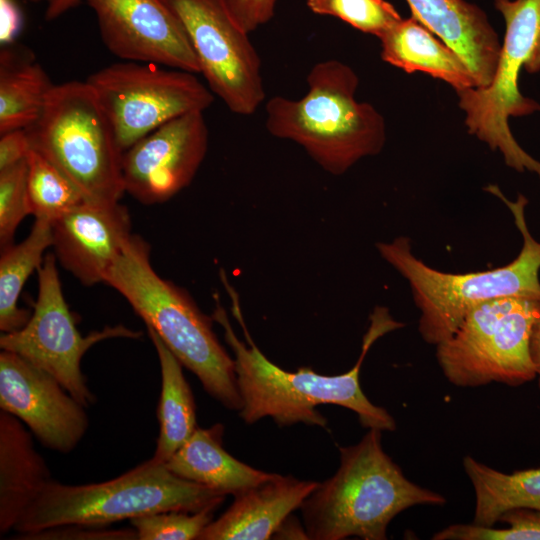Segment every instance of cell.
I'll return each instance as SVG.
<instances>
[{"label": "cell", "instance_id": "e0dca14e", "mask_svg": "<svg viewBox=\"0 0 540 540\" xmlns=\"http://www.w3.org/2000/svg\"><path fill=\"white\" fill-rule=\"evenodd\" d=\"M411 16L447 44L465 63L476 87L494 77L501 46L485 11L466 0H405Z\"/></svg>", "mask_w": 540, "mask_h": 540}, {"label": "cell", "instance_id": "4316f807", "mask_svg": "<svg viewBox=\"0 0 540 540\" xmlns=\"http://www.w3.org/2000/svg\"><path fill=\"white\" fill-rule=\"evenodd\" d=\"M306 5L314 14L338 18L377 38L402 19L387 0H307Z\"/></svg>", "mask_w": 540, "mask_h": 540}, {"label": "cell", "instance_id": "44dd1931", "mask_svg": "<svg viewBox=\"0 0 540 540\" xmlns=\"http://www.w3.org/2000/svg\"><path fill=\"white\" fill-rule=\"evenodd\" d=\"M381 58L407 73L425 72L443 80L455 91L476 87L460 57L412 16L402 18L380 38Z\"/></svg>", "mask_w": 540, "mask_h": 540}, {"label": "cell", "instance_id": "2e32d148", "mask_svg": "<svg viewBox=\"0 0 540 540\" xmlns=\"http://www.w3.org/2000/svg\"><path fill=\"white\" fill-rule=\"evenodd\" d=\"M132 235L129 212L119 202H84L52 222L56 259L85 286L103 282Z\"/></svg>", "mask_w": 540, "mask_h": 540}, {"label": "cell", "instance_id": "ffe728a7", "mask_svg": "<svg viewBox=\"0 0 540 540\" xmlns=\"http://www.w3.org/2000/svg\"><path fill=\"white\" fill-rule=\"evenodd\" d=\"M223 434L220 423L197 427L165 466L181 478L234 496L276 474L257 470L230 455L223 447Z\"/></svg>", "mask_w": 540, "mask_h": 540}, {"label": "cell", "instance_id": "4dcf8cb0", "mask_svg": "<svg viewBox=\"0 0 540 540\" xmlns=\"http://www.w3.org/2000/svg\"><path fill=\"white\" fill-rule=\"evenodd\" d=\"M21 539H137L135 529L105 530L103 527L69 525L20 535Z\"/></svg>", "mask_w": 540, "mask_h": 540}, {"label": "cell", "instance_id": "cb8c5ba5", "mask_svg": "<svg viewBox=\"0 0 540 540\" xmlns=\"http://www.w3.org/2000/svg\"><path fill=\"white\" fill-rule=\"evenodd\" d=\"M147 331L161 370V394L157 408L160 429L152 458L164 464L196 430V405L183 374V365L154 330L147 328Z\"/></svg>", "mask_w": 540, "mask_h": 540}, {"label": "cell", "instance_id": "6da1fadb", "mask_svg": "<svg viewBox=\"0 0 540 540\" xmlns=\"http://www.w3.org/2000/svg\"><path fill=\"white\" fill-rule=\"evenodd\" d=\"M232 313L241 325L247 344L241 341L228 320L224 308L216 298L212 318L224 329V338L232 349L237 386L243 407L239 416L247 424L271 417L279 426L303 423L326 427V418L316 409L321 404H335L350 409L364 428L395 431L396 421L383 407L373 404L360 385L361 365L371 346L385 334L400 329L389 310L376 306L370 314L369 326L363 336L361 353L347 372L327 376L310 367L288 372L272 363L250 337L239 303L232 305Z\"/></svg>", "mask_w": 540, "mask_h": 540}, {"label": "cell", "instance_id": "d6986e66", "mask_svg": "<svg viewBox=\"0 0 540 540\" xmlns=\"http://www.w3.org/2000/svg\"><path fill=\"white\" fill-rule=\"evenodd\" d=\"M52 480L33 434L15 416L0 411V535L14 530Z\"/></svg>", "mask_w": 540, "mask_h": 540}, {"label": "cell", "instance_id": "8fae6325", "mask_svg": "<svg viewBox=\"0 0 540 540\" xmlns=\"http://www.w3.org/2000/svg\"><path fill=\"white\" fill-rule=\"evenodd\" d=\"M56 256L48 253L38 270V294L27 324L2 333L0 348L14 352L54 376L86 408L96 402L81 371V360L95 344L111 338L141 337L123 325L107 326L86 336L78 331L64 299Z\"/></svg>", "mask_w": 540, "mask_h": 540}, {"label": "cell", "instance_id": "8d00e7d4", "mask_svg": "<svg viewBox=\"0 0 540 540\" xmlns=\"http://www.w3.org/2000/svg\"><path fill=\"white\" fill-rule=\"evenodd\" d=\"M530 355L540 389V317L536 321L530 338Z\"/></svg>", "mask_w": 540, "mask_h": 540}, {"label": "cell", "instance_id": "ba28073f", "mask_svg": "<svg viewBox=\"0 0 540 540\" xmlns=\"http://www.w3.org/2000/svg\"><path fill=\"white\" fill-rule=\"evenodd\" d=\"M494 7L506 26L494 77L485 87L457 90L459 107L469 134L499 151L507 166L540 178V162L523 150L508 125L509 117L540 110L518 87L522 68L540 71V0H494Z\"/></svg>", "mask_w": 540, "mask_h": 540}, {"label": "cell", "instance_id": "7c38bea8", "mask_svg": "<svg viewBox=\"0 0 540 540\" xmlns=\"http://www.w3.org/2000/svg\"><path fill=\"white\" fill-rule=\"evenodd\" d=\"M181 19L208 88L235 114L265 100L261 59L227 0H165Z\"/></svg>", "mask_w": 540, "mask_h": 540}, {"label": "cell", "instance_id": "83f0119b", "mask_svg": "<svg viewBox=\"0 0 540 540\" xmlns=\"http://www.w3.org/2000/svg\"><path fill=\"white\" fill-rule=\"evenodd\" d=\"M504 528L476 524H452L432 536L433 540H540V511L516 508L505 512L498 522Z\"/></svg>", "mask_w": 540, "mask_h": 540}, {"label": "cell", "instance_id": "f1b7e54d", "mask_svg": "<svg viewBox=\"0 0 540 540\" xmlns=\"http://www.w3.org/2000/svg\"><path fill=\"white\" fill-rule=\"evenodd\" d=\"M218 506H209L198 512L170 510L136 517L130 520L138 540H191L198 539L213 521Z\"/></svg>", "mask_w": 540, "mask_h": 540}, {"label": "cell", "instance_id": "3957f363", "mask_svg": "<svg viewBox=\"0 0 540 540\" xmlns=\"http://www.w3.org/2000/svg\"><path fill=\"white\" fill-rule=\"evenodd\" d=\"M103 282L128 301L211 397L229 410L242 409L234 358L213 331V318L206 316L184 289L155 272L146 241L132 235Z\"/></svg>", "mask_w": 540, "mask_h": 540}, {"label": "cell", "instance_id": "5bb4252c", "mask_svg": "<svg viewBox=\"0 0 540 540\" xmlns=\"http://www.w3.org/2000/svg\"><path fill=\"white\" fill-rule=\"evenodd\" d=\"M0 409L44 447L64 454L78 446L89 426L86 407L54 376L6 350L0 352Z\"/></svg>", "mask_w": 540, "mask_h": 540}, {"label": "cell", "instance_id": "d6a6232c", "mask_svg": "<svg viewBox=\"0 0 540 540\" xmlns=\"http://www.w3.org/2000/svg\"><path fill=\"white\" fill-rule=\"evenodd\" d=\"M31 149L27 129H16L1 134L0 171L25 160Z\"/></svg>", "mask_w": 540, "mask_h": 540}, {"label": "cell", "instance_id": "e575fe53", "mask_svg": "<svg viewBox=\"0 0 540 540\" xmlns=\"http://www.w3.org/2000/svg\"><path fill=\"white\" fill-rule=\"evenodd\" d=\"M33 3H45V19L55 20L76 7L82 0H29Z\"/></svg>", "mask_w": 540, "mask_h": 540}, {"label": "cell", "instance_id": "9c48e42d", "mask_svg": "<svg viewBox=\"0 0 540 540\" xmlns=\"http://www.w3.org/2000/svg\"><path fill=\"white\" fill-rule=\"evenodd\" d=\"M540 301L504 297L474 308L454 334L436 345V359L454 386H520L536 378L530 338Z\"/></svg>", "mask_w": 540, "mask_h": 540}, {"label": "cell", "instance_id": "f546056e", "mask_svg": "<svg viewBox=\"0 0 540 540\" xmlns=\"http://www.w3.org/2000/svg\"><path fill=\"white\" fill-rule=\"evenodd\" d=\"M31 214L27 189V162L0 171V246L13 243L17 227Z\"/></svg>", "mask_w": 540, "mask_h": 540}, {"label": "cell", "instance_id": "277c9868", "mask_svg": "<svg viewBox=\"0 0 540 540\" xmlns=\"http://www.w3.org/2000/svg\"><path fill=\"white\" fill-rule=\"evenodd\" d=\"M306 81L303 97L274 96L266 102L265 127L271 135L302 146L333 175L382 151L384 117L370 103L357 101L359 78L349 65L335 59L320 61Z\"/></svg>", "mask_w": 540, "mask_h": 540}, {"label": "cell", "instance_id": "8992f818", "mask_svg": "<svg viewBox=\"0 0 540 540\" xmlns=\"http://www.w3.org/2000/svg\"><path fill=\"white\" fill-rule=\"evenodd\" d=\"M225 497L150 458L105 482L70 485L50 480L14 531L24 535L69 525L105 527L170 510L194 513L219 506Z\"/></svg>", "mask_w": 540, "mask_h": 540}, {"label": "cell", "instance_id": "7402d4cb", "mask_svg": "<svg viewBox=\"0 0 540 540\" xmlns=\"http://www.w3.org/2000/svg\"><path fill=\"white\" fill-rule=\"evenodd\" d=\"M54 85L28 50L4 46L0 53V134L32 126Z\"/></svg>", "mask_w": 540, "mask_h": 540}, {"label": "cell", "instance_id": "d590c367", "mask_svg": "<svg viewBox=\"0 0 540 540\" xmlns=\"http://www.w3.org/2000/svg\"><path fill=\"white\" fill-rule=\"evenodd\" d=\"M273 536L286 539H308L305 528L302 529L296 520L290 519V516L281 524Z\"/></svg>", "mask_w": 540, "mask_h": 540}, {"label": "cell", "instance_id": "9a60e30c", "mask_svg": "<svg viewBox=\"0 0 540 540\" xmlns=\"http://www.w3.org/2000/svg\"><path fill=\"white\" fill-rule=\"evenodd\" d=\"M106 48L123 61L200 73L185 27L165 0H85Z\"/></svg>", "mask_w": 540, "mask_h": 540}, {"label": "cell", "instance_id": "52a82bcc", "mask_svg": "<svg viewBox=\"0 0 540 540\" xmlns=\"http://www.w3.org/2000/svg\"><path fill=\"white\" fill-rule=\"evenodd\" d=\"M27 131L32 149L54 164L86 202H119L125 192L122 151L86 81L55 84L39 119Z\"/></svg>", "mask_w": 540, "mask_h": 540}, {"label": "cell", "instance_id": "30bf717a", "mask_svg": "<svg viewBox=\"0 0 540 540\" xmlns=\"http://www.w3.org/2000/svg\"><path fill=\"white\" fill-rule=\"evenodd\" d=\"M92 88L122 151L181 115L204 112L214 94L194 73L123 61L90 75Z\"/></svg>", "mask_w": 540, "mask_h": 540}, {"label": "cell", "instance_id": "5b68a950", "mask_svg": "<svg viewBox=\"0 0 540 540\" xmlns=\"http://www.w3.org/2000/svg\"><path fill=\"white\" fill-rule=\"evenodd\" d=\"M486 190L511 211L523 237L517 257L508 264L485 271L449 273L434 269L413 253L408 237L377 243L380 256L409 283L420 311L418 331L422 339L438 345L450 338L477 306L504 297H527L540 301V242L531 235L525 218L526 197L507 199L495 185Z\"/></svg>", "mask_w": 540, "mask_h": 540}, {"label": "cell", "instance_id": "603a6c76", "mask_svg": "<svg viewBox=\"0 0 540 540\" xmlns=\"http://www.w3.org/2000/svg\"><path fill=\"white\" fill-rule=\"evenodd\" d=\"M463 469L475 494L473 524L494 526L516 508L540 511V467L506 473L467 455Z\"/></svg>", "mask_w": 540, "mask_h": 540}, {"label": "cell", "instance_id": "484cf974", "mask_svg": "<svg viewBox=\"0 0 540 540\" xmlns=\"http://www.w3.org/2000/svg\"><path fill=\"white\" fill-rule=\"evenodd\" d=\"M31 214L51 223L86 202L77 187L47 158L31 149L26 158Z\"/></svg>", "mask_w": 540, "mask_h": 540}, {"label": "cell", "instance_id": "1f68e13d", "mask_svg": "<svg viewBox=\"0 0 540 540\" xmlns=\"http://www.w3.org/2000/svg\"><path fill=\"white\" fill-rule=\"evenodd\" d=\"M232 16L238 25L250 33L269 22L278 0H227Z\"/></svg>", "mask_w": 540, "mask_h": 540}, {"label": "cell", "instance_id": "d4e9b609", "mask_svg": "<svg viewBox=\"0 0 540 540\" xmlns=\"http://www.w3.org/2000/svg\"><path fill=\"white\" fill-rule=\"evenodd\" d=\"M52 223L35 219L29 235L19 244L1 250L0 258V330L11 333L23 328L31 312L18 306L22 289L43 262L44 251L52 246Z\"/></svg>", "mask_w": 540, "mask_h": 540}, {"label": "cell", "instance_id": "7a4b0ae2", "mask_svg": "<svg viewBox=\"0 0 540 540\" xmlns=\"http://www.w3.org/2000/svg\"><path fill=\"white\" fill-rule=\"evenodd\" d=\"M381 439V430L369 429L357 444L339 447L336 473L300 506L308 539L385 540L389 523L402 511L445 505L442 494L405 477Z\"/></svg>", "mask_w": 540, "mask_h": 540}, {"label": "cell", "instance_id": "836d02e7", "mask_svg": "<svg viewBox=\"0 0 540 540\" xmlns=\"http://www.w3.org/2000/svg\"><path fill=\"white\" fill-rule=\"evenodd\" d=\"M22 13L15 0H0V42L11 45L22 28Z\"/></svg>", "mask_w": 540, "mask_h": 540}, {"label": "cell", "instance_id": "ac0fdd59", "mask_svg": "<svg viewBox=\"0 0 540 540\" xmlns=\"http://www.w3.org/2000/svg\"><path fill=\"white\" fill-rule=\"evenodd\" d=\"M318 485L316 481L276 473L235 495L231 506L207 525L197 540L269 539Z\"/></svg>", "mask_w": 540, "mask_h": 540}, {"label": "cell", "instance_id": "4fadbf2b", "mask_svg": "<svg viewBox=\"0 0 540 540\" xmlns=\"http://www.w3.org/2000/svg\"><path fill=\"white\" fill-rule=\"evenodd\" d=\"M207 148L203 112L170 120L122 153L125 192L147 205L167 201L191 183Z\"/></svg>", "mask_w": 540, "mask_h": 540}]
</instances>
